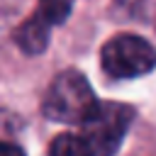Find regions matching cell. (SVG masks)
Returning a JSON list of instances; mask_svg holds the SVG:
<instances>
[{
	"instance_id": "obj_5",
	"label": "cell",
	"mask_w": 156,
	"mask_h": 156,
	"mask_svg": "<svg viewBox=\"0 0 156 156\" xmlns=\"http://www.w3.org/2000/svg\"><path fill=\"white\" fill-rule=\"evenodd\" d=\"M49 156H95V151L83 134L63 132L49 144Z\"/></svg>"
},
{
	"instance_id": "obj_1",
	"label": "cell",
	"mask_w": 156,
	"mask_h": 156,
	"mask_svg": "<svg viewBox=\"0 0 156 156\" xmlns=\"http://www.w3.org/2000/svg\"><path fill=\"white\" fill-rule=\"evenodd\" d=\"M98 105H100V100L95 98L88 78L83 73L68 68L51 80V85L44 95L41 110L54 122L83 124Z\"/></svg>"
},
{
	"instance_id": "obj_6",
	"label": "cell",
	"mask_w": 156,
	"mask_h": 156,
	"mask_svg": "<svg viewBox=\"0 0 156 156\" xmlns=\"http://www.w3.org/2000/svg\"><path fill=\"white\" fill-rule=\"evenodd\" d=\"M73 10V0H39L37 5V15L46 22V24H63L68 20Z\"/></svg>"
},
{
	"instance_id": "obj_2",
	"label": "cell",
	"mask_w": 156,
	"mask_h": 156,
	"mask_svg": "<svg viewBox=\"0 0 156 156\" xmlns=\"http://www.w3.org/2000/svg\"><path fill=\"white\" fill-rule=\"evenodd\" d=\"M102 71L112 78H139L154 71L156 49L136 34H117L100 51Z\"/></svg>"
},
{
	"instance_id": "obj_8",
	"label": "cell",
	"mask_w": 156,
	"mask_h": 156,
	"mask_svg": "<svg viewBox=\"0 0 156 156\" xmlns=\"http://www.w3.org/2000/svg\"><path fill=\"white\" fill-rule=\"evenodd\" d=\"M0 156H24V151H22L17 144H10V141H0Z\"/></svg>"
},
{
	"instance_id": "obj_3",
	"label": "cell",
	"mask_w": 156,
	"mask_h": 156,
	"mask_svg": "<svg viewBox=\"0 0 156 156\" xmlns=\"http://www.w3.org/2000/svg\"><path fill=\"white\" fill-rule=\"evenodd\" d=\"M132 119H134V110L129 105L100 102L93 110V115L80 124V134L93 146L95 156H112L119 149Z\"/></svg>"
},
{
	"instance_id": "obj_4",
	"label": "cell",
	"mask_w": 156,
	"mask_h": 156,
	"mask_svg": "<svg viewBox=\"0 0 156 156\" xmlns=\"http://www.w3.org/2000/svg\"><path fill=\"white\" fill-rule=\"evenodd\" d=\"M49 29H51V24H46V22L34 12L32 17H27V20L15 29V44H17L24 54H29V56L41 54V51L46 49V44H49Z\"/></svg>"
},
{
	"instance_id": "obj_7",
	"label": "cell",
	"mask_w": 156,
	"mask_h": 156,
	"mask_svg": "<svg viewBox=\"0 0 156 156\" xmlns=\"http://www.w3.org/2000/svg\"><path fill=\"white\" fill-rule=\"evenodd\" d=\"M112 5H115V10H119V12H127V15H134L136 10H141V5H144V0H115Z\"/></svg>"
}]
</instances>
